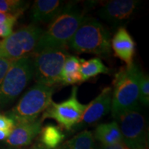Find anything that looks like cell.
<instances>
[{"mask_svg": "<svg viewBox=\"0 0 149 149\" xmlns=\"http://www.w3.org/2000/svg\"><path fill=\"white\" fill-rule=\"evenodd\" d=\"M86 17L84 13L74 3L64 6L60 13L43 31L33 55L47 49L66 48Z\"/></svg>", "mask_w": 149, "mask_h": 149, "instance_id": "1", "label": "cell"}, {"mask_svg": "<svg viewBox=\"0 0 149 149\" xmlns=\"http://www.w3.org/2000/svg\"><path fill=\"white\" fill-rule=\"evenodd\" d=\"M143 72L135 64L121 68L113 80L111 115L113 118L124 112L139 108V84Z\"/></svg>", "mask_w": 149, "mask_h": 149, "instance_id": "2", "label": "cell"}, {"mask_svg": "<svg viewBox=\"0 0 149 149\" xmlns=\"http://www.w3.org/2000/svg\"><path fill=\"white\" fill-rule=\"evenodd\" d=\"M111 35L95 18L86 17L68 46L78 53H89L107 57L111 53Z\"/></svg>", "mask_w": 149, "mask_h": 149, "instance_id": "3", "label": "cell"}, {"mask_svg": "<svg viewBox=\"0 0 149 149\" xmlns=\"http://www.w3.org/2000/svg\"><path fill=\"white\" fill-rule=\"evenodd\" d=\"M53 87L36 83L6 115L13 120L15 124L36 120L53 102Z\"/></svg>", "mask_w": 149, "mask_h": 149, "instance_id": "4", "label": "cell"}, {"mask_svg": "<svg viewBox=\"0 0 149 149\" xmlns=\"http://www.w3.org/2000/svg\"><path fill=\"white\" fill-rule=\"evenodd\" d=\"M33 77V59L29 56L13 62L0 85V110L10 104Z\"/></svg>", "mask_w": 149, "mask_h": 149, "instance_id": "5", "label": "cell"}, {"mask_svg": "<svg viewBox=\"0 0 149 149\" xmlns=\"http://www.w3.org/2000/svg\"><path fill=\"white\" fill-rule=\"evenodd\" d=\"M68 52L66 48L47 49L34 55L33 77L36 83L53 87L61 82V74Z\"/></svg>", "mask_w": 149, "mask_h": 149, "instance_id": "6", "label": "cell"}, {"mask_svg": "<svg viewBox=\"0 0 149 149\" xmlns=\"http://www.w3.org/2000/svg\"><path fill=\"white\" fill-rule=\"evenodd\" d=\"M35 24L24 26L0 41V57L15 61L33 53L43 33Z\"/></svg>", "mask_w": 149, "mask_h": 149, "instance_id": "7", "label": "cell"}, {"mask_svg": "<svg viewBox=\"0 0 149 149\" xmlns=\"http://www.w3.org/2000/svg\"><path fill=\"white\" fill-rule=\"evenodd\" d=\"M123 142L130 149H146L148 130L141 109L125 111L115 117Z\"/></svg>", "mask_w": 149, "mask_h": 149, "instance_id": "8", "label": "cell"}, {"mask_svg": "<svg viewBox=\"0 0 149 149\" xmlns=\"http://www.w3.org/2000/svg\"><path fill=\"white\" fill-rule=\"evenodd\" d=\"M86 105L77 100V87L73 86L69 97L60 103L52 102L43 113L42 121L53 119L66 130H70L77 124Z\"/></svg>", "mask_w": 149, "mask_h": 149, "instance_id": "9", "label": "cell"}, {"mask_svg": "<svg viewBox=\"0 0 149 149\" xmlns=\"http://www.w3.org/2000/svg\"><path fill=\"white\" fill-rule=\"evenodd\" d=\"M141 3L138 0H113L99 10L98 15L114 29L120 28L130 21Z\"/></svg>", "mask_w": 149, "mask_h": 149, "instance_id": "10", "label": "cell"}, {"mask_svg": "<svg viewBox=\"0 0 149 149\" xmlns=\"http://www.w3.org/2000/svg\"><path fill=\"white\" fill-rule=\"evenodd\" d=\"M111 101L112 88L106 87L97 97L87 104L82 115L72 129H79L100 120L111 111Z\"/></svg>", "mask_w": 149, "mask_h": 149, "instance_id": "11", "label": "cell"}, {"mask_svg": "<svg viewBox=\"0 0 149 149\" xmlns=\"http://www.w3.org/2000/svg\"><path fill=\"white\" fill-rule=\"evenodd\" d=\"M42 122L41 119H37L33 122L16 124L5 142L15 148L28 146L40 135Z\"/></svg>", "mask_w": 149, "mask_h": 149, "instance_id": "12", "label": "cell"}, {"mask_svg": "<svg viewBox=\"0 0 149 149\" xmlns=\"http://www.w3.org/2000/svg\"><path fill=\"white\" fill-rule=\"evenodd\" d=\"M111 48L115 55L126 63V66L133 64L135 43L124 26L118 28L111 41Z\"/></svg>", "mask_w": 149, "mask_h": 149, "instance_id": "13", "label": "cell"}, {"mask_svg": "<svg viewBox=\"0 0 149 149\" xmlns=\"http://www.w3.org/2000/svg\"><path fill=\"white\" fill-rule=\"evenodd\" d=\"M63 7L64 3L59 0H37L31 7V20L35 24L51 22Z\"/></svg>", "mask_w": 149, "mask_h": 149, "instance_id": "14", "label": "cell"}, {"mask_svg": "<svg viewBox=\"0 0 149 149\" xmlns=\"http://www.w3.org/2000/svg\"><path fill=\"white\" fill-rule=\"evenodd\" d=\"M93 136L95 139L102 145H111L123 141L120 128L115 120L97 126Z\"/></svg>", "mask_w": 149, "mask_h": 149, "instance_id": "15", "label": "cell"}, {"mask_svg": "<svg viewBox=\"0 0 149 149\" xmlns=\"http://www.w3.org/2000/svg\"><path fill=\"white\" fill-rule=\"evenodd\" d=\"M81 59L73 55H68L65 60L61 74L62 85H72L82 81L80 73Z\"/></svg>", "mask_w": 149, "mask_h": 149, "instance_id": "16", "label": "cell"}, {"mask_svg": "<svg viewBox=\"0 0 149 149\" xmlns=\"http://www.w3.org/2000/svg\"><path fill=\"white\" fill-rule=\"evenodd\" d=\"M40 134L42 144L47 149L57 148L65 138L64 133L61 128L51 124L42 128Z\"/></svg>", "mask_w": 149, "mask_h": 149, "instance_id": "17", "label": "cell"}, {"mask_svg": "<svg viewBox=\"0 0 149 149\" xmlns=\"http://www.w3.org/2000/svg\"><path fill=\"white\" fill-rule=\"evenodd\" d=\"M109 68L104 65L100 57H95L89 60L81 59L80 73L82 81H87L100 74H107Z\"/></svg>", "mask_w": 149, "mask_h": 149, "instance_id": "18", "label": "cell"}, {"mask_svg": "<svg viewBox=\"0 0 149 149\" xmlns=\"http://www.w3.org/2000/svg\"><path fill=\"white\" fill-rule=\"evenodd\" d=\"M66 146L68 149H99L92 132L86 130L80 132L67 141Z\"/></svg>", "mask_w": 149, "mask_h": 149, "instance_id": "19", "label": "cell"}, {"mask_svg": "<svg viewBox=\"0 0 149 149\" xmlns=\"http://www.w3.org/2000/svg\"><path fill=\"white\" fill-rule=\"evenodd\" d=\"M26 1L22 0H0V12L12 15H21L26 9Z\"/></svg>", "mask_w": 149, "mask_h": 149, "instance_id": "20", "label": "cell"}, {"mask_svg": "<svg viewBox=\"0 0 149 149\" xmlns=\"http://www.w3.org/2000/svg\"><path fill=\"white\" fill-rule=\"evenodd\" d=\"M139 102L148 107L149 104V77L148 74H142L139 84Z\"/></svg>", "mask_w": 149, "mask_h": 149, "instance_id": "21", "label": "cell"}, {"mask_svg": "<svg viewBox=\"0 0 149 149\" xmlns=\"http://www.w3.org/2000/svg\"><path fill=\"white\" fill-rule=\"evenodd\" d=\"M15 126L13 120L7 116L6 115L0 114V130L12 131Z\"/></svg>", "mask_w": 149, "mask_h": 149, "instance_id": "22", "label": "cell"}, {"mask_svg": "<svg viewBox=\"0 0 149 149\" xmlns=\"http://www.w3.org/2000/svg\"><path fill=\"white\" fill-rule=\"evenodd\" d=\"M14 61L0 57V85Z\"/></svg>", "mask_w": 149, "mask_h": 149, "instance_id": "23", "label": "cell"}, {"mask_svg": "<svg viewBox=\"0 0 149 149\" xmlns=\"http://www.w3.org/2000/svg\"><path fill=\"white\" fill-rule=\"evenodd\" d=\"M19 16V15H12L0 12V24H8L14 26Z\"/></svg>", "mask_w": 149, "mask_h": 149, "instance_id": "24", "label": "cell"}, {"mask_svg": "<svg viewBox=\"0 0 149 149\" xmlns=\"http://www.w3.org/2000/svg\"><path fill=\"white\" fill-rule=\"evenodd\" d=\"M13 25H11V24H0V37L6 38V37L10 36L13 33Z\"/></svg>", "mask_w": 149, "mask_h": 149, "instance_id": "25", "label": "cell"}, {"mask_svg": "<svg viewBox=\"0 0 149 149\" xmlns=\"http://www.w3.org/2000/svg\"><path fill=\"white\" fill-rule=\"evenodd\" d=\"M99 149H130L123 141L111 145H100Z\"/></svg>", "mask_w": 149, "mask_h": 149, "instance_id": "26", "label": "cell"}, {"mask_svg": "<svg viewBox=\"0 0 149 149\" xmlns=\"http://www.w3.org/2000/svg\"><path fill=\"white\" fill-rule=\"evenodd\" d=\"M11 131H8V130H0V141L6 140L10 135Z\"/></svg>", "mask_w": 149, "mask_h": 149, "instance_id": "27", "label": "cell"}, {"mask_svg": "<svg viewBox=\"0 0 149 149\" xmlns=\"http://www.w3.org/2000/svg\"><path fill=\"white\" fill-rule=\"evenodd\" d=\"M31 149H47L46 148H45L42 144H36L33 146L32 148Z\"/></svg>", "mask_w": 149, "mask_h": 149, "instance_id": "28", "label": "cell"}]
</instances>
